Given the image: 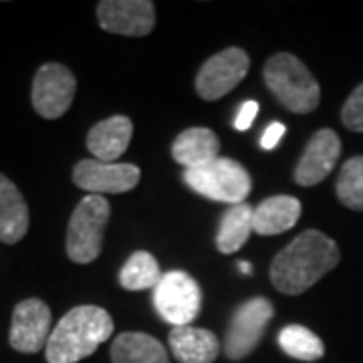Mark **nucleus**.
Returning a JSON list of instances; mask_svg holds the SVG:
<instances>
[{
  "label": "nucleus",
  "instance_id": "1",
  "mask_svg": "<svg viewBox=\"0 0 363 363\" xmlns=\"http://www.w3.org/2000/svg\"><path fill=\"white\" fill-rule=\"evenodd\" d=\"M339 259L341 252L335 240L319 230H305L272 259V285L289 297L301 295L333 271Z\"/></svg>",
  "mask_w": 363,
  "mask_h": 363
},
{
  "label": "nucleus",
  "instance_id": "2",
  "mask_svg": "<svg viewBox=\"0 0 363 363\" xmlns=\"http://www.w3.org/2000/svg\"><path fill=\"white\" fill-rule=\"evenodd\" d=\"M111 315L95 305H81L63 315L47 341V362L79 363L93 355L113 333Z\"/></svg>",
  "mask_w": 363,
  "mask_h": 363
},
{
  "label": "nucleus",
  "instance_id": "3",
  "mask_svg": "<svg viewBox=\"0 0 363 363\" xmlns=\"http://www.w3.org/2000/svg\"><path fill=\"white\" fill-rule=\"evenodd\" d=\"M264 83L289 111L305 116L317 109L321 87L311 71L291 52H277L264 63Z\"/></svg>",
  "mask_w": 363,
  "mask_h": 363
},
{
  "label": "nucleus",
  "instance_id": "4",
  "mask_svg": "<svg viewBox=\"0 0 363 363\" xmlns=\"http://www.w3.org/2000/svg\"><path fill=\"white\" fill-rule=\"evenodd\" d=\"M184 182L190 190L208 200L224 204H242L252 190L250 174L230 157H216L200 168L184 169Z\"/></svg>",
  "mask_w": 363,
  "mask_h": 363
},
{
  "label": "nucleus",
  "instance_id": "5",
  "mask_svg": "<svg viewBox=\"0 0 363 363\" xmlns=\"http://www.w3.org/2000/svg\"><path fill=\"white\" fill-rule=\"evenodd\" d=\"M111 206L104 196H85L71 214L67 228V255L77 264H89L101 255L104 233Z\"/></svg>",
  "mask_w": 363,
  "mask_h": 363
},
{
  "label": "nucleus",
  "instance_id": "6",
  "mask_svg": "<svg viewBox=\"0 0 363 363\" xmlns=\"http://www.w3.org/2000/svg\"><path fill=\"white\" fill-rule=\"evenodd\" d=\"M154 305L164 321L174 327H186L192 325L200 313L202 291L188 272L169 271L162 274L154 289Z\"/></svg>",
  "mask_w": 363,
  "mask_h": 363
},
{
  "label": "nucleus",
  "instance_id": "7",
  "mask_svg": "<svg viewBox=\"0 0 363 363\" xmlns=\"http://www.w3.org/2000/svg\"><path fill=\"white\" fill-rule=\"evenodd\" d=\"M274 307L269 298L255 297L242 303L230 319L226 339H224V355L230 362H240L257 350L260 339L271 323Z\"/></svg>",
  "mask_w": 363,
  "mask_h": 363
},
{
  "label": "nucleus",
  "instance_id": "8",
  "mask_svg": "<svg viewBox=\"0 0 363 363\" xmlns=\"http://www.w3.org/2000/svg\"><path fill=\"white\" fill-rule=\"evenodd\" d=\"M77 79L69 67L47 63L37 71L33 81V107L45 119H59L69 111L75 99Z\"/></svg>",
  "mask_w": 363,
  "mask_h": 363
},
{
  "label": "nucleus",
  "instance_id": "9",
  "mask_svg": "<svg viewBox=\"0 0 363 363\" xmlns=\"http://www.w3.org/2000/svg\"><path fill=\"white\" fill-rule=\"evenodd\" d=\"M250 59L247 51L230 47L210 57L196 75V91L202 99L216 101L247 77Z\"/></svg>",
  "mask_w": 363,
  "mask_h": 363
},
{
  "label": "nucleus",
  "instance_id": "10",
  "mask_svg": "<svg viewBox=\"0 0 363 363\" xmlns=\"http://www.w3.org/2000/svg\"><path fill=\"white\" fill-rule=\"evenodd\" d=\"M51 337V309L40 298H25L13 311L9 341L18 353H39Z\"/></svg>",
  "mask_w": 363,
  "mask_h": 363
},
{
  "label": "nucleus",
  "instance_id": "11",
  "mask_svg": "<svg viewBox=\"0 0 363 363\" xmlns=\"http://www.w3.org/2000/svg\"><path fill=\"white\" fill-rule=\"evenodd\" d=\"M142 172L133 164H107L99 160H81L73 168L75 186L91 194H123L138 186Z\"/></svg>",
  "mask_w": 363,
  "mask_h": 363
},
{
  "label": "nucleus",
  "instance_id": "12",
  "mask_svg": "<svg viewBox=\"0 0 363 363\" xmlns=\"http://www.w3.org/2000/svg\"><path fill=\"white\" fill-rule=\"evenodd\" d=\"M97 18L105 33L145 37L156 26V6L150 0H101Z\"/></svg>",
  "mask_w": 363,
  "mask_h": 363
},
{
  "label": "nucleus",
  "instance_id": "13",
  "mask_svg": "<svg viewBox=\"0 0 363 363\" xmlns=\"http://www.w3.org/2000/svg\"><path fill=\"white\" fill-rule=\"evenodd\" d=\"M339 156H341V140L337 133L327 128L315 131L295 166L293 178L303 188L317 186L335 169Z\"/></svg>",
  "mask_w": 363,
  "mask_h": 363
},
{
  "label": "nucleus",
  "instance_id": "14",
  "mask_svg": "<svg viewBox=\"0 0 363 363\" xmlns=\"http://www.w3.org/2000/svg\"><path fill=\"white\" fill-rule=\"evenodd\" d=\"M133 135V123L130 117L113 116L93 125L87 133V150L93 160L116 164L128 152Z\"/></svg>",
  "mask_w": 363,
  "mask_h": 363
},
{
  "label": "nucleus",
  "instance_id": "15",
  "mask_svg": "<svg viewBox=\"0 0 363 363\" xmlns=\"http://www.w3.org/2000/svg\"><path fill=\"white\" fill-rule=\"evenodd\" d=\"M169 350L180 363H214L220 355L222 345L212 331L186 325L172 329Z\"/></svg>",
  "mask_w": 363,
  "mask_h": 363
},
{
  "label": "nucleus",
  "instance_id": "16",
  "mask_svg": "<svg viewBox=\"0 0 363 363\" xmlns=\"http://www.w3.org/2000/svg\"><path fill=\"white\" fill-rule=\"evenodd\" d=\"M28 206L25 196L9 180L0 174V240L4 245H16L25 238L28 230Z\"/></svg>",
  "mask_w": 363,
  "mask_h": 363
},
{
  "label": "nucleus",
  "instance_id": "17",
  "mask_svg": "<svg viewBox=\"0 0 363 363\" xmlns=\"http://www.w3.org/2000/svg\"><path fill=\"white\" fill-rule=\"evenodd\" d=\"M220 154V140L208 128H190L174 140L172 157L186 169L200 168Z\"/></svg>",
  "mask_w": 363,
  "mask_h": 363
},
{
  "label": "nucleus",
  "instance_id": "18",
  "mask_svg": "<svg viewBox=\"0 0 363 363\" xmlns=\"http://www.w3.org/2000/svg\"><path fill=\"white\" fill-rule=\"evenodd\" d=\"M301 218V202L293 196H272L260 202L252 214V228L260 236L291 230Z\"/></svg>",
  "mask_w": 363,
  "mask_h": 363
},
{
  "label": "nucleus",
  "instance_id": "19",
  "mask_svg": "<svg viewBox=\"0 0 363 363\" xmlns=\"http://www.w3.org/2000/svg\"><path fill=\"white\" fill-rule=\"evenodd\" d=\"M113 363H169L166 347L147 333H121L111 343Z\"/></svg>",
  "mask_w": 363,
  "mask_h": 363
},
{
  "label": "nucleus",
  "instance_id": "20",
  "mask_svg": "<svg viewBox=\"0 0 363 363\" xmlns=\"http://www.w3.org/2000/svg\"><path fill=\"white\" fill-rule=\"evenodd\" d=\"M252 214L255 208L247 202L230 206L220 220V228L216 234V248L222 255H233L247 245L248 236L255 233L252 228Z\"/></svg>",
  "mask_w": 363,
  "mask_h": 363
},
{
  "label": "nucleus",
  "instance_id": "21",
  "mask_svg": "<svg viewBox=\"0 0 363 363\" xmlns=\"http://www.w3.org/2000/svg\"><path fill=\"white\" fill-rule=\"evenodd\" d=\"M279 347L297 362H319L325 355L323 341L303 325L283 327L279 333Z\"/></svg>",
  "mask_w": 363,
  "mask_h": 363
},
{
  "label": "nucleus",
  "instance_id": "22",
  "mask_svg": "<svg viewBox=\"0 0 363 363\" xmlns=\"http://www.w3.org/2000/svg\"><path fill=\"white\" fill-rule=\"evenodd\" d=\"M160 279H162V272H160L156 257L145 250L133 252L119 272V285L128 291L156 289Z\"/></svg>",
  "mask_w": 363,
  "mask_h": 363
},
{
  "label": "nucleus",
  "instance_id": "23",
  "mask_svg": "<svg viewBox=\"0 0 363 363\" xmlns=\"http://www.w3.org/2000/svg\"><path fill=\"white\" fill-rule=\"evenodd\" d=\"M335 194L345 208L363 212V156L350 157L341 166Z\"/></svg>",
  "mask_w": 363,
  "mask_h": 363
},
{
  "label": "nucleus",
  "instance_id": "24",
  "mask_svg": "<svg viewBox=\"0 0 363 363\" xmlns=\"http://www.w3.org/2000/svg\"><path fill=\"white\" fill-rule=\"evenodd\" d=\"M341 121L350 131H355V133L363 131V83L357 89H353L347 101L343 104Z\"/></svg>",
  "mask_w": 363,
  "mask_h": 363
},
{
  "label": "nucleus",
  "instance_id": "25",
  "mask_svg": "<svg viewBox=\"0 0 363 363\" xmlns=\"http://www.w3.org/2000/svg\"><path fill=\"white\" fill-rule=\"evenodd\" d=\"M257 113H259V104H257V101H247V104L240 107V111H238V116H236L234 128L238 131H247L248 128L252 125Z\"/></svg>",
  "mask_w": 363,
  "mask_h": 363
},
{
  "label": "nucleus",
  "instance_id": "26",
  "mask_svg": "<svg viewBox=\"0 0 363 363\" xmlns=\"http://www.w3.org/2000/svg\"><path fill=\"white\" fill-rule=\"evenodd\" d=\"M285 125L283 123H279V121H272L271 125L264 130L262 133V138H260V147L262 150H274L279 142H281V138L285 135Z\"/></svg>",
  "mask_w": 363,
  "mask_h": 363
},
{
  "label": "nucleus",
  "instance_id": "27",
  "mask_svg": "<svg viewBox=\"0 0 363 363\" xmlns=\"http://www.w3.org/2000/svg\"><path fill=\"white\" fill-rule=\"evenodd\" d=\"M238 269L245 272V274H250V272H252V269H250V262H247V260H245V262H238Z\"/></svg>",
  "mask_w": 363,
  "mask_h": 363
}]
</instances>
